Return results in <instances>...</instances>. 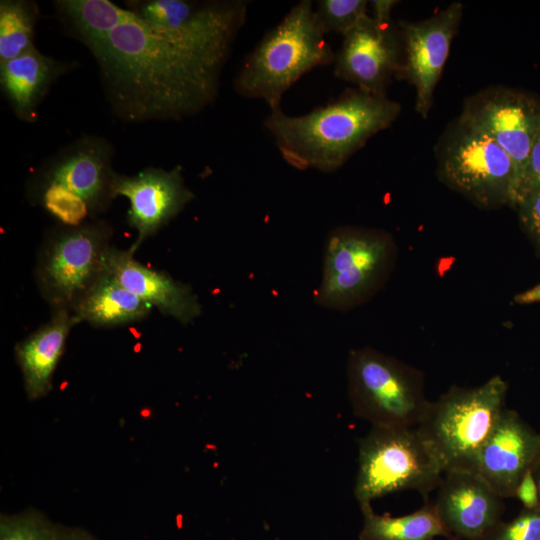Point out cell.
<instances>
[{
  "instance_id": "cell-34",
  "label": "cell",
  "mask_w": 540,
  "mask_h": 540,
  "mask_svg": "<svg viewBox=\"0 0 540 540\" xmlns=\"http://www.w3.org/2000/svg\"><path fill=\"white\" fill-rule=\"evenodd\" d=\"M540 464V450H539V453H538V456L534 462V465L532 467V469H534L536 466H538Z\"/></svg>"
},
{
  "instance_id": "cell-26",
  "label": "cell",
  "mask_w": 540,
  "mask_h": 540,
  "mask_svg": "<svg viewBox=\"0 0 540 540\" xmlns=\"http://www.w3.org/2000/svg\"><path fill=\"white\" fill-rule=\"evenodd\" d=\"M482 540H540V508H524L510 522L500 521Z\"/></svg>"
},
{
  "instance_id": "cell-30",
  "label": "cell",
  "mask_w": 540,
  "mask_h": 540,
  "mask_svg": "<svg viewBox=\"0 0 540 540\" xmlns=\"http://www.w3.org/2000/svg\"><path fill=\"white\" fill-rule=\"evenodd\" d=\"M372 15H370L378 23H390L391 11L398 1L393 0H374L369 2Z\"/></svg>"
},
{
  "instance_id": "cell-6",
  "label": "cell",
  "mask_w": 540,
  "mask_h": 540,
  "mask_svg": "<svg viewBox=\"0 0 540 540\" xmlns=\"http://www.w3.org/2000/svg\"><path fill=\"white\" fill-rule=\"evenodd\" d=\"M347 379L353 413L372 426L417 427L430 405L421 371L369 347L350 351Z\"/></svg>"
},
{
  "instance_id": "cell-7",
  "label": "cell",
  "mask_w": 540,
  "mask_h": 540,
  "mask_svg": "<svg viewBox=\"0 0 540 540\" xmlns=\"http://www.w3.org/2000/svg\"><path fill=\"white\" fill-rule=\"evenodd\" d=\"M436 158L440 180L477 206H514L519 189L517 167L482 131L458 118L439 140Z\"/></svg>"
},
{
  "instance_id": "cell-20",
  "label": "cell",
  "mask_w": 540,
  "mask_h": 540,
  "mask_svg": "<svg viewBox=\"0 0 540 540\" xmlns=\"http://www.w3.org/2000/svg\"><path fill=\"white\" fill-rule=\"evenodd\" d=\"M153 307L126 289L106 269L72 307L78 322L111 327L145 318Z\"/></svg>"
},
{
  "instance_id": "cell-18",
  "label": "cell",
  "mask_w": 540,
  "mask_h": 540,
  "mask_svg": "<svg viewBox=\"0 0 540 540\" xmlns=\"http://www.w3.org/2000/svg\"><path fill=\"white\" fill-rule=\"evenodd\" d=\"M78 323L71 309L56 308L48 323L15 347L29 400L41 399L52 390V377L66 338Z\"/></svg>"
},
{
  "instance_id": "cell-31",
  "label": "cell",
  "mask_w": 540,
  "mask_h": 540,
  "mask_svg": "<svg viewBox=\"0 0 540 540\" xmlns=\"http://www.w3.org/2000/svg\"><path fill=\"white\" fill-rule=\"evenodd\" d=\"M56 540H97L91 533L80 527L59 525Z\"/></svg>"
},
{
  "instance_id": "cell-21",
  "label": "cell",
  "mask_w": 540,
  "mask_h": 540,
  "mask_svg": "<svg viewBox=\"0 0 540 540\" xmlns=\"http://www.w3.org/2000/svg\"><path fill=\"white\" fill-rule=\"evenodd\" d=\"M360 508V540H433L437 536L452 540L433 503L428 501L422 508L398 517L376 514L369 502L360 504Z\"/></svg>"
},
{
  "instance_id": "cell-32",
  "label": "cell",
  "mask_w": 540,
  "mask_h": 540,
  "mask_svg": "<svg viewBox=\"0 0 540 540\" xmlns=\"http://www.w3.org/2000/svg\"><path fill=\"white\" fill-rule=\"evenodd\" d=\"M514 302L520 305L540 303V283L517 294L514 297Z\"/></svg>"
},
{
  "instance_id": "cell-16",
  "label": "cell",
  "mask_w": 540,
  "mask_h": 540,
  "mask_svg": "<svg viewBox=\"0 0 540 540\" xmlns=\"http://www.w3.org/2000/svg\"><path fill=\"white\" fill-rule=\"evenodd\" d=\"M540 450V433L514 410L505 408L483 446L476 473L501 497H514L526 471Z\"/></svg>"
},
{
  "instance_id": "cell-19",
  "label": "cell",
  "mask_w": 540,
  "mask_h": 540,
  "mask_svg": "<svg viewBox=\"0 0 540 540\" xmlns=\"http://www.w3.org/2000/svg\"><path fill=\"white\" fill-rule=\"evenodd\" d=\"M67 68V64L42 54L36 47L0 65L1 88L17 117L35 121L38 105Z\"/></svg>"
},
{
  "instance_id": "cell-25",
  "label": "cell",
  "mask_w": 540,
  "mask_h": 540,
  "mask_svg": "<svg viewBox=\"0 0 540 540\" xmlns=\"http://www.w3.org/2000/svg\"><path fill=\"white\" fill-rule=\"evenodd\" d=\"M368 5L365 0H320L315 15L325 34L335 32L344 36L368 15Z\"/></svg>"
},
{
  "instance_id": "cell-13",
  "label": "cell",
  "mask_w": 540,
  "mask_h": 540,
  "mask_svg": "<svg viewBox=\"0 0 540 540\" xmlns=\"http://www.w3.org/2000/svg\"><path fill=\"white\" fill-rule=\"evenodd\" d=\"M111 194L112 198L123 196L129 200L128 221L137 231L128 249L133 254L195 198L184 181L181 166L170 170L148 167L133 176L115 172Z\"/></svg>"
},
{
  "instance_id": "cell-9",
  "label": "cell",
  "mask_w": 540,
  "mask_h": 540,
  "mask_svg": "<svg viewBox=\"0 0 540 540\" xmlns=\"http://www.w3.org/2000/svg\"><path fill=\"white\" fill-rule=\"evenodd\" d=\"M396 256L392 237L383 230L340 227L325 243L316 302L344 310L365 301L384 283Z\"/></svg>"
},
{
  "instance_id": "cell-4",
  "label": "cell",
  "mask_w": 540,
  "mask_h": 540,
  "mask_svg": "<svg viewBox=\"0 0 540 540\" xmlns=\"http://www.w3.org/2000/svg\"><path fill=\"white\" fill-rule=\"evenodd\" d=\"M507 384L499 375L474 388L452 386L416 427L445 472H476L480 452L505 410Z\"/></svg>"
},
{
  "instance_id": "cell-15",
  "label": "cell",
  "mask_w": 540,
  "mask_h": 540,
  "mask_svg": "<svg viewBox=\"0 0 540 540\" xmlns=\"http://www.w3.org/2000/svg\"><path fill=\"white\" fill-rule=\"evenodd\" d=\"M502 499L476 472H445L433 503L452 540H482L501 520Z\"/></svg>"
},
{
  "instance_id": "cell-23",
  "label": "cell",
  "mask_w": 540,
  "mask_h": 540,
  "mask_svg": "<svg viewBox=\"0 0 540 540\" xmlns=\"http://www.w3.org/2000/svg\"><path fill=\"white\" fill-rule=\"evenodd\" d=\"M37 14L36 4L29 1L0 2V65L35 47L33 40Z\"/></svg>"
},
{
  "instance_id": "cell-11",
  "label": "cell",
  "mask_w": 540,
  "mask_h": 540,
  "mask_svg": "<svg viewBox=\"0 0 540 540\" xmlns=\"http://www.w3.org/2000/svg\"><path fill=\"white\" fill-rule=\"evenodd\" d=\"M459 119L488 135L508 153L517 167L520 186L540 131V100L520 90L490 87L465 100Z\"/></svg>"
},
{
  "instance_id": "cell-33",
  "label": "cell",
  "mask_w": 540,
  "mask_h": 540,
  "mask_svg": "<svg viewBox=\"0 0 540 540\" xmlns=\"http://www.w3.org/2000/svg\"><path fill=\"white\" fill-rule=\"evenodd\" d=\"M533 473H534L535 481H536L537 488H538V495H539V507L538 508H540V464L533 469Z\"/></svg>"
},
{
  "instance_id": "cell-10",
  "label": "cell",
  "mask_w": 540,
  "mask_h": 540,
  "mask_svg": "<svg viewBox=\"0 0 540 540\" xmlns=\"http://www.w3.org/2000/svg\"><path fill=\"white\" fill-rule=\"evenodd\" d=\"M110 229L102 222L73 226L54 237L38 267L45 298L72 309L106 267Z\"/></svg>"
},
{
  "instance_id": "cell-17",
  "label": "cell",
  "mask_w": 540,
  "mask_h": 540,
  "mask_svg": "<svg viewBox=\"0 0 540 540\" xmlns=\"http://www.w3.org/2000/svg\"><path fill=\"white\" fill-rule=\"evenodd\" d=\"M105 263L106 269L126 289L182 325L201 315V303L189 285L140 264L128 249L110 248Z\"/></svg>"
},
{
  "instance_id": "cell-14",
  "label": "cell",
  "mask_w": 540,
  "mask_h": 540,
  "mask_svg": "<svg viewBox=\"0 0 540 540\" xmlns=\"http://www.w3.org/2000/svg\"><path fill=\"white\" fill-rule=\"evenodd\" d=\"M400 61V45L391 22L378 23L368 14L343 36L334 75L361 91L385 96Z\"/></svg>"
},
{
  "instance_id": "cell-12",
  "label": "cell",
  "mask_w": 540,
  "mask_h": 540,
  "mask_svg": "<svg viewBox=\"0 0 540 540\" xmlns=\"http://www.w3.org/2000/svg\"><path fill=\"white\" fill-rule=\"evenodd\" d=\"M463 15V5L452 3L432 17L400 22L404 59L396 73L415 88V110L427 117L433 95Z\"/></svg>"
},
{
  "instance_id": "cell-24",
  "label": "cell",
  "mask_w": 540,
  "mask_h": 540,
  "mask_svg": "<svg viewBox=\"0 0 540 540\" xmlns=\"http://www.w3.org/2000/svg\"><path fill=\"white\" fill-rule=\"evenodd\" d=\"M59 525L36 509L0 515V540H56Z\"/></svg>"
},
{
  "instance_id": "cell-5",
  "label": "cell",
  "mask_w": 540,
  "mask_h": 540,
  "mask_svg": "<svg viewBox=\"0 0 540 540\" xmlns=\"http://www.w3.org/2000/svg\"><path fill=\"white\" fill-rule=\"evenodd\" d=\"M354 494L360 504L414 490L425 500L445 473L436 452L416 427H376L359 441Z\"/></svg>"
},
{
  "instance_id": "cell-22",
  "label": "cell",
  "mask_w": 540,
  "mask_h": 540,
  "mask_svg": "<svg viewBox=\"0 0 540 540\" xmlns=\"http://www.w3.org/2000/svg\"><path fill=\"white\" fill-rule=\"evenodd\" d=\"M55 7L65 27L81 42L110 32L133 15L108 0H60Z\"/></svg>"
},
{
  "instance_id": "cell-27",
  "label": "cell",
  "mask_w": 540,
  "mask_h": 540,
  "mask_svg": "<svg viewBox=\"0 0 540 540\" xmlns=\"http://www.w3.org/2000/svg\"><path fill=\"white\" fill-rule=\"evenodd\" d=\"M513 207L522 227L540 252V188L519 195Z\"/></svg>"
},
{
  "instance_id": "cell-8",
  "label": "cell",
  "mask_w": 540,
  "mask_h": 540,
  "mask_svg": "<svg viewBox=\"0 0 540 540\" xmlns=\"http://www.w3.org/2000/svg\"><path fill=\"white\" fill-rule=\"evenodd\" d=\"M113 147L85 136L61 149L38 171L36 188L44 208L65 224L80 225L113 199Z\"/></svg>"
},
{
  "instance_id": "cell-3",
  "label": "cell",
  "mask_w": 540,
  "mask_h": 540,
  "mask_svg": "<svg viewBox=\"0 0 540 540\" xmlns=\"http://www.w3.org/2000/svg\"><path fill=\"white\" fill-rule=\"evenodd\" d=\"M335 55L317 22L312 1L302 0L246 57L234 88L241 96L261 99L274 110L304 74L334 63Z\"/></svg>"
},
{
  "instance_id": "cell-2",
  "label": "cell",
  "mask_w": 540,
  "mask_h": 540,
  "mask_svg": "<svg viewBox=\"0 0 540 540\" xmlns=\"http://www.w3.org/2000/svg\"><path fill=\"white\" fill-rule=\"evenodd\" d=\"M400 112L398 102L356 88L307 114L288 115L281 107L270 110L264 127L290 166L330 173L391 126Z\"/></svg>"
},
{
  "instance_id": "cell-29",
  "label": "cell",
  "mask_w": 540,
  "mask_h": 540,
  "mask_svg": "<svg viewBox=\"0 0 540 540\" xmlns=\"http://www.w3.org/2000/svg\"><path fill=\"white\" fill-rule=\"evenodd\" d=\"M514 497L523 504L525 509H536L539 507L538 488L532 468L528 469L523 475L516 488Z\"/></svg>"
},
{
  "instance_id": "cell-28",
  "label": "cell",
  "mask_w": 540,
  "mask_h": 540,
  "mask_svg": "<svg viewBox=\"0 0 540 540\" xmlns=\"http://www.w3.org/2000/svg\"><path fill=\"white\" fill-rule=\"evenodd\" d=\"M536 188H540V131L529 152L517 198L522 193Z\"/></svg>"
},
{
  "instance_id": "cell-1",
  "label": "cell",
  "mask_w": 540,
  "mask_h": 540,
  "mask_svg": "<svg viewBox=\"0 0 540 540\" xmlns=\"http://www.w3.org/2000/svg\"><path fill=\"white\" fill-rule=\"evenodd\" d=\"M247 11L202 18L168 31L130 19L82 43L113 113L130 122L180 120L216 99L222 70Z\"/></svg>"
}]
</instances>
